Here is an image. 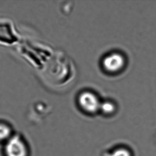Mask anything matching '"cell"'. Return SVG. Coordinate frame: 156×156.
Returning a JSON list of instances; mask_svg holds the SVG:
<instances>
[{"mask_svg": "<svg viewBox=\"0 0 156 156\" xmlns=\"http://www.w3.org/2000/svg\"><path fill=\"white\" fill-rule=\"evenodd\" d=\"M10 128L4 124H0V141L8 140L10 138Z\"/></svg>", "mask_w": 156, "mask_h": 156, "instance_id": "8992f818", "label": "cell"}, {"mask_svg": "<svg viewBox=\"0 0 156 156\" xmlns=\"http://www.w3.org/2000/svg\"><path fill=\"white\" fill-rule=\"evenodd\" d=\"M125 64L124 57L118 53H113L105 57L103 65L105 70L111 73L117 72L123 68Z\"/></svg>", "mask_w": 156, "mask_h": 156, "instance_id": "277c9868", "label": "cell"}, {"mask_svg": "<svg viewBox=\"0 0 156 156\" xmlns=\"http://www.w3.org/2000/svg\"><path fill=\"white\" fill-rule=\"evenodd\" d=\"M5 153L7 156H27V149L19 136H14L7 140Z\"/></svg>", "mask_w": 156, "mask_h": 156, "instance_id": "3957f363", "label": "cell"}, {"mask_svg": "<svg viewBox=\"0 0 156 156\" xmlns=\"http://www.w3.org/2000/svg\"><path fill=\"white\" fill-rule=\"evenodd\" d=\"M115 107L113 103L110 102H105L101 103L100 107V111L105 114H111L114 112Z\"/></svg>", "mask_w": 156, "mask_h": 156, "instance_id": "5b68a950", "label": "cell"}, {"mask_svg": "<svg viewBox=\"0 0 156 156\" xmlns=\"http://www.w3.org/2000/svg\"><path fill=\"white\" fill-rule=\"evenodd\" d=\"M110 156H131V154L127 149L120 148L113 151Z\"/></svg>", "mask_w": 156, "mask_h": 156, "instance_id": "52a82bcc", "label": "cell"}, {"mask_svg": "<svg viewBox=\"0 0 156 156\" xmlns=\"http://www.w3.org/2000/svg\"><path fill=\"white\" fill-rule=\"evenodd\" d=\"M79 102L82 109L89 113H94L100 110L101 103L92 93L86 92L82 93L79 97Z\"/></svg>", "mask_w": 156, "mask_h": 156, "instance_id": "7a4b0ae2", "label": "cell"}, {"mask_svg": "<svg viewBox=\"0 0 156 156\" xmlns=\"http://www.w3.org/2000/svg\"><path fill=\"white\" fill-rule=\"evenodd\" d=\"M73 67L66 56L56 53L47 64L44 78L49 86L59 87L64 86L72 80Z\"/></svg>", "mask_w": 156, "mask_h": 156, "instance_id": "6da1fadb", "label": "cell"}]
</instances>
